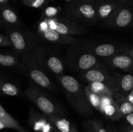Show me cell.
<instances>
[{"label": "cell", "mask_w": 133, "mask_h": 132, "mask_svg": "<svg viewBox=\"0 0 133 132\" xmlns=\"http://www.w3.org/2000/svg\"><path fill=\"white\" fill-rule=\"evenodd\" d=\"M66 94V98L74 109L81 116L89 117L94 115L93 107L90 104L84 87L75 78L62 75L57 76Z\"/></svg>", "instance_id": "obj_1"}, {"label": "cell", "mask_w": 133, "mask_h": 132, "mask_svg": "<svg viewBox=\"0 0 133 132\" xmlns=\"http://www.w3.org/2000/svg\"><path fill=\"white\" fill-rule=\"evenodd\" d=\"M30 53L46 72L56 76L64 75L65 67L63 60L55 49L37 45Z\"/></svg>", "instance_id": "obj_2"}, {"label": "cell", "mask_w": 133, "mask_h": 132, "mask_svg": "<svg viewBox=\"0 0 133 132\" xmlns=\"http://www.w3.org/2000/svg\"><path fill=\"white\" fill-rule=\"evenodd\" d=\"M65 17L82 25H95L98 23L94 3L79 0L69 2L65 7Z\"/></svg>", "instance_id": "obj_3"}, {"label": "cell", "mask_w": 133, "mask_h": 132, "mask_svg": "<svg viewBox=\"0 0 133 132\" xmlns=\"http://www.w3.org/2000/svg\"><path fill=\"white\" fill-rule=\"evenodd\" d=\"M19 65L36 85L49 91H55L56 88L53 82L31 53L23 54Z\"/></svg>", "instance_id": "obj_4"}, {"label": "cell", "mask_w": 133, "mask_h": 132, "mask_svg": "<svg viewBox=\"0 0 133 132\" xmlns=\"http://www.w3.org/2000/svg\"><path fill=\"white\" fill-rule=\"evenodd\" d=\"M37 27L51 29L61 34L73 37L83 35L87 32L84 26L72 21L62 16L49 19H40Z\"/></svg>", "instance_id": "obj_5"}, {"label": "cell", "mask_w": 133, "mask_h": 132, "mask_svg": "<svg viewBox=\"0 0 133 132\" xmlns=\"http://www.w3.org/2000/svg\"><path fill=\"white\" fill-rule=\"evenodd\" d=\"M25 97L46 116L62 115L65 113L62 109L44 92L35 86H29L24 91Z\"/></svg>", "instance_id": "obj_6"}, {"label": "cell", "mask_w": 133, "mask_h": 132, "mask_svg": "<svg viewBox=\"0 0 133 132\" xmlns=\"http://www.w3.org/2000/svg\"><path fill=\"white\" fill-rule=\"evenodd\" d=\"M66 63L70 69L80 73L105 65L99 58L84 47L81 50H75L70 53L66 60Z\"/></svg>", "instance_id": "obj_7"}, {"label": "cell", "mask_w": 133, "mask_h": 132, "mask_svg": "<svg viewBox=\"0 0 133 132\" xmlns=\"http://www.w3.org/2000/svg\"><path fill=\"white\" fill-rule=\"evenodd\" d=\"M6 33L14 51L19 54L30 53L38 45L37 37L22 27L7 28Z\"/></svg>", "instance_id": "obj_8"}, {"label": "cell", "mask_w": 133, "mask_h": 132, "mask_svg": "<svg viewBox=\"0 0 133 132\" xmlns=\"http://www.w3.org/2000/svg\"><path fill=\"white\" fill-rule=\"evenodd\" d=\"M81 77L88 84L92 82L103 83L114 91H118L114 75L110 73L105 65L95 67L81 73Z\"/></svg>", "instance_id": "obj_9"}, {"label": "cell", "mask_w": 133, "mask_h": 132, "mask_svg": "<svg viewBox=\"0 0 133 132\" xmlns=\"http://www.w3.org/2000/svg\"><path fill=\"white\" fill-rule=\"evenodd\" d=\"M127 4L121 2L113 15L102 25L108 28L118 29L129 27L133 21V12Z\"/></svg>", "instance_id": "obj_10"}, {"label": "cell", "mask_w": 133, "mask_h": 132, "mask_svg": "<svg viewBox=\"0 0 133 132\" xmlns=\"http://www.w3.org/2000/svg\"><path fill=\"white\" fill-rule=\"evenodd\" d=\"M27 123L35 132H58L48 116L31 108Z\"/></svg>", "instance_id": "obj_11"}, {"label": "cell", "mask_w": 133, "mask_h": 132, "mask_svg": "<svg viewBox=\"0 0 133 132\" xmlns=\"http://www.w3.org/2000/svg\"><path fill=\"white\" fill-rule=\"evenodd\" d=\"M94 109L101 113L103 115L110 120L116 121L122 118L118 106L112 97L101 95L97 106Z\"/></svg>", "instance_id": "obj_12"}, {"label": "cell", "mask_w": 133, "mask_h": 132, "mask_svg": "<svg viewBox=\"0 0 133 132\" xmlns=\"http://www.w3.org/2000/svg\"><path fill=\"white\" fill-rule=\"evenodd\" d=\"M36 34L38 38L44 41L58 45H72L78 42L79 40L77 37L65 36L51 29L39 27H37Z\"/></svg>", "instance_id": "obj_13"}, {"label": "cell", "mask_w": 133, "mask_h": 132, "mask_svg": "<svg viewBox=\"0 0 133 132\" xmlns=\"http://www.w3.org/2000/svg\"><path fill=\"white\" fill-rule=\"evenodd\" d=\"M117 0H100L94 3L98 22L102 24L113 15L120 4Z\"/></svg>", "instance_id": "obj_14"}, {"label": "cell", "mask_w": 133, "mask_h": 132, "mask_svg": "<svg viewBox=\"0 0 133 132\" xmlns=\"http://www.w3.org/2000/svg\"><path fill=\"white\" fill-rule=\"evenodd\" d=\"M84 47L98 58L107 59L119 53H123L119 45L112 43H102L98 45H86Z\"/></svg>", "instance_id": "obj_15"}, {"label": "cell", "mask_w": 133, "mask_h": 132, "mask_svg": "<svg viewBox=\"0 0 133 132\" xmlns=\"http://www.w3.org/2000/svg\"><path fill=\"white\" fill-rule=\"evenodd\" d=\"M103 60L105 65L111 68L118 69L124 71L133 70V59L129 54L119 53Z\"/></svg>", "instance_id": "obj_16"}, {"label": "cell", "mask_w": 133, "mask_h": 132, "mask_svg": "<svg viewBox=\"0 0 133 132\" xmlns=\"http://www.w3.org/2000/svg\"><path fill=\"white\" fill-rule=\"evenodd\" d=\"M0 19L8 28L22 27L19 16L14 9L7 5L0 6Z\"/></svg>", "instance_id": "obj_17"}, {"label": "cell", "mask_w": 133, "mask_h": 132, "mask_svg": "<svg viewBox=\"0 0 133 132\" xmlns=\"http://www.w3.org/2000/svg\"><path fill=\"white\" fill-rule=\"evenodd\" d=\"M114 76L116 80L118 91L125 97H127L132 90L133 76L130 74L122 75L114 73Z\"/></svg>", "instance_id": "obj_18"}, {"label": "cell", "mask_w": 133, "mask_h": 132, "mask_svg": "<svg viewBox=\"0 0 133 132\" xmlns=\"http://www.w3.org/2000/svg\"><path fill=\"white\" fill-rule=\"evenodd\" d=\"M48 117L58 132H79L75 124L64 116L52 115Z\"/></svg>", "instance_id": "obj_19"}, {"label": "cell", "mask_w": 133, "mask_h": 132, "mask_svg": "<svg viewBox=\"0 0 133 132\" xmlns=\"http://www.w3.org/2000/svg\"><path fill=\"white\" fill-rule=\"evenodd\" d=\"M112 97L123 117L133 112V104L129 102L125 96L119 93V92L115 91L113 93Z\"/></svg>", "instance_id": "obj_20"}, {"label": "cell", "mask_w": 133, "mask_h": 132, "mask_svg": "<svg viewBox=\"0 0 133 132\" xmlns=\"http://www.w3.org/2000/svg\"><path fill=\"white\" fill-rule=\"evenodd\" d=\"M89 90L93 93H96L99 95H108L113 97L114 91L109 87L107 85L100 82H92L86 85Z\"/></svg>", "instance_id": "obj_21"}, {"label": "cell", "mask_w": 133, "mask_h": 132, "mask_svg": "<svg viewBox=\"0 0 133 132\" xmlns=\"http://www.w3.org/2000/svg\"><path fill=\"white\" fill-rule=\"evenodd\" d=\"M19 93V89L15 84L0 79V94L15 97Z\"/></svg>", "instance_id": "obj_22"}, {"label": "cell", "mask_w": 133, "mask_h": 132, "mask_svg": "<svg viewBox=\"0 0 133 132\" xmlns=\"http://www.w3.org/2000/svg\"><path fill=\"white\" fill-rule=\"evenodd\" d=\"M19 63L20 62L16 56L0 53V65L8 67H16Z\"/></svg>", "instance_id": "obj_23"}, {"label": "cell", "mask_w": 133, "mask_h": 132, "mask_svg": "<svg viewBox=\"0 0 133 132\" xmlns=\"http://www.w3.org/2000/svg\"><path fill=\"white\" fill-rule=\"evenodd\" d=\"M0 119L11 124L14 128V129H16L18 131H19L22 129V126H21L18 121L5 110V109L1 106V104H0Z\"/></svg>", "instance_id": "obj_24"}, {"label": "cell", "mask_w": 133, "mask_h": 132, "mask_svg": "<svg viewBox=\"0 0 133 132\" xmlns=\"http://www.w3.org/2000/svg\"><path fill=\"white\" fill-rule=\"evenodd\" d=\"M61 9L59 6H49L44 7L42 12L40 19H49L59 16Z\"/></svg>", "instance_id": "obj_25"}, {"label": "cell", "mask_w": 133, "mask_h": 132, "mask_svg": "<svg viewBox=\"0 0 133 132\" xmlns=\"http://www.w3.org/2000/svg\"><path fill=\"white\" fill-rule=\"evenodd\" d=\"M49 0H22V2L25 6L33 9H41L45 6Z\"/></svg>", "instance_id": "obj_26"}, {"label": "cell", "mask_w": 133, "mask_h": 132, "mask_svg": "<svg viewBox=\"0 0 133 132\" xmlns=\"http://www.w3.org/2000/svg\"><path fill=\"white\" fill-rule=\"evenodd\" d=\"M87 124L94 132H108L107 129L103 126L101 121L94 119H90L87 122Z\"/></svg>", "instance_id": "obj_27"}, {"label": "cell", "mask_w": 133, "mask_h": 132, "mask_svg": "<svg viewBox=\"0 0 133 132\" xmlns=\"http://www.w3.org/2000/svg\"><path fill=\"white\" fill-rule=\"evenodd\" d=\"M9 46H11V44L8 36L0 34V47Z\"/></svg>", "instance_id": "obj_28"}, {"label": "cell", "mask_w": 133, "mask_h": 132, "mask_svg": "<svg viewBox=\"0 0 133 132\" xmlns=\"http://www.w3.org/2000/svg\"><path fill=\"white\" fill-rule=\"evenodd\" d=\"M5 128H10V129H14L12 126L10 124L8 123L7 122L2 120L0 119V130L5 129Z\"/></svg>", "instance_id": "obj_29"}, {"label": "cell", "mask_w": 133, "mask_h": 132, "mask_svg": "<svg viewBox=\"0 0 133 132\" xmlns=\"http://www.w3.org/2000/svg\"><path fill=\"white\" fill-rule=\"evenodd\" d=\"M124 117L126 121H127V123L129 124V125L131 126V127L133 128V112L125 115Z\"/></svg>", "instance_id": "obj_30"}, {"label": "cell", "mask_w": 133, "mask_h": 132, "mask_svg": "<svg viewBox=\"0 0 133 132\" xmlns=\"http://www.w3.org/2000/svg\"><path fill=\"white\" fill-rule=\"evenodd\" d=\"M122 132H133V128L129 125L125 126L122 128Z\"/></svg>", "instance_id": "obj_31"}, {"label": "cell", "mask_w": 133, "mask_h": 132, "mask_svg": "<svg viewBox=\"0 0 133 132\" xmlns=\"http://www.w3.org/2000/svg\"><path fill=\"white\" fill-rule=\"evenodd\" d=\"M125 97L127 98V100H128L129 102H131V103L133 104V92L132 91H131V93H130L129 94Z\"/></svg>", "instance_id": "obj_32"}, {"label": "cell", "mask_w": 133, "mask_h": 132, "mask_svg": "<svg viewBox=\"0 0 133 132\" xmlns=\"http://www.w3.org/2000/svg\"><path fill=\"white\" fill-rule=\"evenodd\" d=\"M79 1L85 3H95L97 2V1H100V0H79Z\"/></svg>", "instance_id": "obj_33"}, {"label": "cell", "mask_w": 133, "mask_h": 132, "mask_svg": "<svg viewBox=\"0 0 133 132\" xmlns=\"http://www.w3.org/2000/svg\"><path fill=\"white\" fill-rule=\"evenodd\" d=\"M9 0H0V6L7 5Z\"/></svg>", "instance_id": "obj_34"}, {"label": "cell", "mask_w": 133, "mask_h": 132, "mask_svg": "<svg viewBox=\"0 0 133 132\" xmlns=\"http://www.w3.org/2000/svg\"><path fill=\"white\" fill-rule=\"evenodd\" d=\"M85 132H94V131L92 130V128H91L87 124V125H86V131Z\"/></svg>", "instance_id": "obj_35"}, {"label": "cell", "mask_w": 133, "mask_h": 132, "mask_svg": "<svg viewBox=\"0 0 133 132\" xmlns=\"http://www.w3.org/2000/svg\"><path fill=\"white\" fill-rule=\"evenodd\" d=\"M128 54H129L130 56H131V58H132L133 59V47L132 48H131V49H130L129 50V53H128Z\"/></svg>", "instance_id": "obj_36"}, {"label": "cell", "mask_w": 133, "mask_h": 132, "mask_svg": "<svg viewBox=\"0 0 133 132\" xmlns=\"http://www.w3.org/2000/svg\"><path fill=\"white\" fill-rule=\"evenodd\" d=\"M107 131H108V132H118V131L116 130L115 129H114V128H108Z\"/></svg>", "instance_id": "obj_37"}, {"label": "cell", "mask_w": 133, "mask_h": 132, "mask_svg": "<svg viewBox=\"0 0 133 132\" xmlns=\"http://www.w3.org/2000/svg\"><path fill=\"white\" fill-rule=\"evenodd\" d=\"M118 1H120L122 3H129L131 1V0H117Z\"/></svg>", "instance_id": "obj_38"}, {"label": "cell", "mask_w": 133, "mask_h": 132, "mask_svg": "<svg viewBox=\"0 0 133 132\" xmlns=\"http://www.w3.org/2000/svg\"><path fill=\"white\" fill-rule=\"evenodd\" d=\"M18 132H28V131H27L26 130V129H25V128H23V127H22V129H21L20 130H19V131H18Z\"/></svg>", "instance_id": "obj_39"}, {"label": "cell", "mask_w": 133, "mask_h": 132, "mask_svg": "<svg viewBox=\"0 0 133 132\" xmlns=\"http://www.w3.org/2000/svg\"><path fill=\"white\" fill-rule=\"evenodd\" d=\"M66 1H68V2H71V1H74V0H66Z\"/></svg>", "instance_id": "obj_40"}, {"label": "cell", "mask_w": 133, "mask_h": 132, "mask_svg": "<svg viewBox=\"0 0 133 132\" xmlns=\"http://www.w3.org/2000/svg\"><path fill=\"white\" fill-rule=\"evenodd\" d=\"M2 23V22H1V19H0V23Z\"/></svg>", "instance_id": "obj_41"}, {"label": "cell", "mask_w": 133, "mask_h": 132, "mask_svg": "<svg viewBox=\"0 0 133 132\" xmlns=\"http://www.w3.org/2000/svg\"><path fill=\"white\" fill-rule=\"evenodd\" d=\"M132 91L133 92V88H132Z\"/></svg>", "instance_id": "obj_42"}]
</instances>
